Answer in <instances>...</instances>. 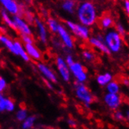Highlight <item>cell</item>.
Listing matches in <instances>:
<instances>
[{
	"instance_id": "obj_1",
	"label": "cell",
	"mask_w": 129,
	"mask_h": 129,
	"mask_svg": "<svg viewBox=\"0 0 129 129\" xmlns=\"http://www.w3.org/2000/svg\"><path fill=\"white\" fill-rule=\"evenodd\" d=\"M75 13L80 24L88 27H93L99 20L96 6L91 0H83L78 3Z\"/></svg>"
},
{
	"instance_id": "obj_2",
	"label": "cell",
	"mask_w": 129,
	"mask_h": 129,
	"mask_svg": "<svg viewBox=\"0 0 129 129\" xmlns=\"http://www.w3.org/2000/svg\"><path fill=\"white\" fill-rule=\"evenodd\" d=\"M103 37L110 54H117L122 50L124 46V37L121 36L115 29L110 28L107 30Z\"/></svg>"
},
{
	"instance_id": "obj_3",
	"label": "cell",
	"mask_w": 129,
	"mask_h": 129,
	"mask_svg": "<svg viewBox=\"0 0 129 129\" xmlns=\"http://www.w3.org/2000/svg\"><path fill=\"white\" fill-rule=\"evenodd\" d=\"M74 92L77 100L87 108H89L93 103L95 100L94 96L85 83L75 81L74 84Z\"/></svg>"
},
{
	"instance_id": "obj_4",
	"label": "cell",
	"mask_w": 129,
	"mask_h": 129,
	"mask_svg": "<svg viewBox=\"0 0 129 129\" xmlns=\"http://www.w3.org/2000/svg\"><path fill=\"white\" fill-rule=\"evenodd\" d=\"M65 27L69 30L72 35L81 41L88 42L89 37L91 36L90 27L80 24L79 22L67 20L65 21Z\"/></svg>"
},
{
	"instance_id": "obj_5",
	"label": "cell",
	"mask_w": 129,
	"mask_h": 129,
	"mask_svg": "<svg viewBox=\"0 0 129 129\" xmlns=\"http://www.w3.org/2000/svg\"><path fill=\"white\" fill-rule=\"evenodd\" d=\"M69 69L71 74L76 81L81 83H85L88 79V72L85 69V67L79 61H74L69 65Z\"/></svg>"
},
{
	"instance_id": "obj_6",
	"label": "cell",
	"mask_w": 129,
	"mask_h": 129,
	"mask_svg": "<svg viewBox=\"0 0 129 129\" xmlns=\"http://www.w3.org/2000/svg\"><path fill=\"white\" fill-rule=\"evenodd\" d=\"M56 34L59 37L60 42H61L62 45L64 48H66L68 50L73 49L74 48L75 42L73 35L69 31V30L65 27V25L60 24V25L58 27Z\"/></svg>"
},
{
	"instance_id": "obj_7",
	"label": "cell",
	"mask_w": 129,
	"mask_h": 129,
	"mask_svg": "<svg viewBox=\"0 0 129 129\" xmlns=\"http://www.w3.org/2000/svg\"><path fill=\"white\" fill-rule=\"evenodd\" d=\"M0 4L2 5L3 10L12 16L19 15L21 17L23 11L25 9V6L18 3L17 0H0Z\"/></svg>"
},
{
	"instance_id": "obj_8",
	"label": "cell",
	"mask_w": 129,
	"mask_h": 129,
	"mask_svg": "<svg viewBox=\"0 0 129 129\" xmlns=\"http://www.w3.org/2000/svg\"><path fill=\"white\" fill-rule=\"evenodd\" d=\"M103 103L109 110L114 111L118 110L123 103V99L120 95L107 92L103 96Z\"/></svg>"
},
{
	"instance_id": "obj_9",
	"label": "cell",
	"mask_w": 129,
	"mask_h": 129,
	"mask_svg": "<svg viewBox=\"0 0 129 129\" xmlns=\"http://www.w3.org/2000/svg\"><path fill=\"white\" fill-rule=\"evenodd\" d=\"M56 71L59 77L64 82H70L71 80V74L70 72L69 66L66 63L65 59L62 56H57L55 60Z\"/></svg>"
},
{
	"instance_id": "obj_10",
	"label": "cell",
	"mask_w": 129,
	"mask_h": 129,
	"mask_svg": "<svg viewBox=\"0 0 129 129\" xmlns=\"http://www.w3.org/2000/svg\"><path fill=\"white\" fill-rule=\"evenodd\" d=\"M88 44L95 50L105 55H110L108 48L106 45L103 37L101 35H97L95 36H90L88 40Z\"/></svg>"
},
{
	"instance_id": "obj_11",
	"label": "cell",
	"mask_w": 129,
	"mask_h": 129,
	"mask_svg": "<svg viewBox=\"0 0 129 129\" xmlns=\"http://www.w3.org/2000/svg\"><path fill=\"white\" fill-rule=\"evenodd\" d=\"M34 24L35 26L37 35L39 41L42 44H47L49 41V30L45 23H44V21L42 20L40 18L35 17Z\"/></svg>"
},
{
	"instance_id": "obj_12",
	"label": "cell",
	"mask_w": 129,
	"mask_h": 129,
	"mask_svg": "<svg viewBox=\"0 0 129 129\" xmlns=\"http://www.w3.org/2000/svg\"><path fill=\"white\" fill-rule=\"evenodd\" d=\"M37 69L39 71V72L41 74V75L44 78V79L53 83V84L57 83L58 78H57L56 73L52 71V68L49 67L47 64L39 61L37 63Z\"/></svg>"
},
{
	"instance_id": "obj_13",
	"label": "cell",
	"mask_w": 129,
	"mask_h": 129,
	"mask_svg": "<svg viewBox=\"0 0 129 129\" xmlns=\"http://www.w3.org/2000/svg\"><path fill=\"white\" fill-rule=\"evenodd\" d=\"M13 19L16 27V31L20 35H32V29L31 24L19 15L13 16Z\"/></svg>"
},
{
	"instance_id": "obj_14",
	"label": "cell",
	"mask_w": 129,
	"mask_h": 129,
	"mask_svg": "<svg viewBox=\"0 0 129 129\" xmlns=\"http://www.w3.org/2000/svg\"><path fill=\"white\" fill-rule=\"evenodd\" d=\"M24 48L30 59L35 62H39L43 58V54L35 43L24 44Z\"/></svg>"
},
{
	"instance_id": "obj_15",
	"label": "cell",
	"mask_w": 129,
	"mask_h": 129,
	"mask_svg": "<svg viewBox=\"0 0 129 129\" xmlns=\"http://www.w3.org/2000/svg\"><path fill=\"white\" fill-rule=\"evenodd\" d=\"M14 48H15V56H19L24 62H29L30 58L27 54L24 48V45L20 40H14Z\"/></svg>"
},
{
	"instance_id": "obj_16",
	"label": "cell",
	"mask_w": 129,
	"mask_h": 129,
	"mask_svg": "<svg viewBox=\"0 0 129 129\" xmlns=\"http://www.w3.org/2000/svg\"><path fill=\"white\" fill-rule=\"evenodd\" d=\"M99 20V24H100V27L105 31H107L108 29L113 28L114 27L115 22L113 18L109 14H104L103 16H102Z\"/></svg>"
},
{
	"instance_id": "obj_17",
	"label": "cell",
	"mask_w": 129,
	"mask_h": 129,
	"mask_svg": "<svg viewBox=\"0 0 129 129\" xmlns=\"http://www.w3.org/2000/svg\"><path fill=\"white\" fill-rule=\"evenodd\" d=\"M0 44L4 48L8 49L11 53L15 54V48H14V40H12L6 34L0 33Z\"/></svg>"
},
{
	"instance_id": "obj_18",
	"label": "cell",
	"mask_w": 129,
	"mask_h": 129,
	"mask_svg": "<svg viewBox=\"0 0 129 129\" xmlns=\"http://www.w3.org/2000/svg\"><path fill=\"white\" fill-rule=\"evenodd\" d=\"M113 78H114V76H113V74H111L110 72L107 71V72H104V73L99 74L97 75L96 82L100 86L105 87L110 81L113 80Z\"/></svg>"
},
{
	"instance_id": "obj_19",
	"label": "cell",
	"mask_w": 129,
	"mask_h": 129,
	"mask_svg": "<svg viewBox=\"0 0 129 129\" xmlns=\"http://www.w3.org/2000/svg\"><path fill=\"white\" fill-rule=\"evenodd\" d=\"M77 5L78 3L76 2V0H63L61 3V8L67 13L74 14L75 13Z\"/></svg>"
},
{
	"instance_id": "obj_20",
	"label": "cell",
	"mask_w": 129,
	"mask_h": 129,
	"mask_svg": "<svg viewBox=\"0 0 129 129\" xmlns=\"http://www.w3.org/2000/svg\"><path fill=\"white\" fill-rule=\"evenodd\" d=\"M1 17L4 22V24L6 25L7 27H9L11 30H13V31H16V27H15V24H14L12 15H10L8 12H6V10H1Z\"/></svg>"
},
{
	"instance_id": "obj_21",
	"label": "cell",
	"mask_w": 129,
	"mask_h": 129,
	"mask_svg": "<svg viewBox=\"0 0 129 129\" xmlns=\"http://www.w3.org/2000/svg\"><path fill=\"white\" fill-rule=\"evenodd\" d=\"M45 24H46L47 28L49 31H51L53 34H56L58 27L60 25V23L54 17H46V22H45Z\"/></svg>"
},
{
	"instance_id": "obj_22",
	"label": "cell",
	"mask_w": 129,
	"mask_h": 129,
	"mask_svg": "<svg viewBox=\"0 0 129 129\" xmlns=\"http://www.w3.org/2000/svg\"><path fill=\"white\" fill-rule=\"evenodd\" d=\"M105 87L106 90H107V92L114 94H118L120 92V84L117 81L112 80Z\"/></svg>"
},
{
	"instance_id": "obj_23",
	"label": "cell",
	"mask_w": 129,
	"mask_h": 129,
	"mask_svg": "<svg viewBox=\"0 0 129 129\" xmlns=\"http://www.w3.org/2000/svg\"><path fill=\"white\" fill-rule=\"evenodd\" d=\"M37 121V117L35 115L27 116L21 122V127L23 129H31L35 127Z\"/></svg>"
},
{
	"instance_id": "obj_24",
	"label": "cell",
	"mask_w": 129,
	"mask_h": 129,
	"mask_svg": "<svg viewBox=\"0 0 129 129\" xmlns=\"http://www.w3.org/2000/svg\"><path fill=\"white\" fill-rule=\"evenodd\" d=\"M21 17L24 18L28 24H34V21H35V17L34 13L28 9H24V11H23V13L21 15Z\"/></svg>"
},
{
	"instance_id": "obj_25",
	"label": "cell",
	"mask_w": 129,
	"mask_h": 129,
	"mask_svg": "<svg viewBox=\"0 0 129 129\" xmlns=\"http://www.w3.org/2000/svg\"><path fill=\"white\" fill-rule=\"evenodd\" d=\"M81 56L86 62L92 63L95 59V54L91 49H85L81 52Z\"/></svg>"
},
{
	"instance_id": "obj_26",
	"label": "cell",
	"mask_w": 129,
	"mask_h": 129,
	"mask_svg": "<svg viewBox=\"0 0 129 129\" xmlns=\"http://www.w3.org/2000/svg\"><path fill=\"white\" fill-rule=\"evenodd\" d=\"M28 116V112L25 107H20L19 108L15 113V117L16 120L19 122H22Z\"/></svg>"
},
{
	"instance_id": "obj_27",
	"label": "cell",
	"mask_w": 129,
	"mask_h": 129,
	"mask_svg": "<svg viewBox=\"0 0 129 129\" xmlns=\"http://www.w3.org/2000/svg\"><path fill=\"white\" fill-rule=\"evenodd\" d=\"M16 110V103L9 97H6L5 103V111L8 113H13Z\"/></svg>"
},
{
	"instance_id": "obj_28",
	"label": "cell",
	"mask_w": 129,
	"mask_h": 129,
	"mask_svg": "<svg viewBox=\"0 0 129 129\" xmlns=\"http://www.w3.org/2000/svg\"><path fill=\"white\" fill-rule=\"evenodd\" d=\"M114 27H115V30L116 31L122 36V37H125V35H127V30H126V27L125 26L122 24L121 22H117L114 24Z\"/></svg>"
},
{
	"instance_id": "obj_29",
	"label": "cell",
	"mask_w": 129,
	"mask_h": 129,
	"mask_svg": "<svg viewBox=\"0 0 129 129\" xmlns=\"http://www.w3.org/2000/svg\"><path fill=\"white\" fill-rule=\"evenodd\" d=\"M113 119L117 121H123L125 120V116H124V113L121 111V110H114V113H113Z\"/></svg>"
},
{
	"instance_id": "obj_30",
	"label": "cell",
	"mask_w": 129,
	"mask_h": 129,
	"mask_svg": "<svg viewBox=\"0 0 129 129\" xmlns=\"http://www.w3.org/2000/svg\"><path fill=\"white\" fill-rule=\"evenodd\" d=\"M20 35V41L23 44H29L34 43V39L32 35Z\"/></svg>"
},
{
	"instance_id": "obj_31",
	"label": "cell",
	"mask_w": 129,
	"mask_h": 129,
	"mask_svg": "<svg viewBox=\"0 0 129 129\" xmlns=\"http://www.w3.org/2000/svg\"><path fill=\"white\" fill-rule=\"evenodd\" d=\"M7 87H8V84L6 80L2 76H0V92L3 93L7 89Z\"/></svg>"
},
{
	"instance_id": "obj_32",
	"label": "cell",
	"mask_w": 129,
	"mask_h": 129,
	"mask_svg": "<svg viewBox=\"0 0 129 129\" xmlns=\"http://www.w3.org/2000/svg\"><path fill=\"white\" fill-rule=\"evenodd\" d=\"M5 103H6V96L3 93L0 92V113H4L5 111Z\"/></svg>"
},
{
	"instance_id": "obj_33",
	"label": "cell",
	"mask_w": 129,
	"mask_h": 129,
	"mask_svg": "<svg viewBox=\"0 0 129 129\" xmlns=\"http://www.w3.org/2000/svg\"><path fill=\"white\" fill-rule=\"evenodd\" d=\"M64 59H65V61H66V63H67V65L69 66V65H71L74 61V56L71 55V54H67V56H66V57L64 58Z\"/></svg>"
},
{
	"instance_id": "obj_34",
	"label": "cell",
	"mask_w": 129,
	"mask_h": 129,
	"mask_svg": "<svg viewBox=\"0 0 129 129\" xmlns=\"http://www.w3.org/2000/svg\"><path fill=\"white\" fill-rule=\"evenodd\" d=\"M67 124H68V125H69V127H71L72 128H75V127H78V124H77V122H76V120L74 119H71V118L67 120Z\"/></svg>"
},
{
	"instance_id": "obj_35",
	"label": "cell",
	"mask_w": 129,
	"mask_h": 129,
	"mask_svg": "<svg viewBox=\"0 0 129 129\" xmlns=\"http://www.w3.org/2000/svg\"><path fill=\"white\" fill-rule=\"evenodd\" d=\"M123 6H124V10L126 14L128 15L129 14V1L128 0H124Z\"/></svg>"
},
{
	"instance_id": "obj_36",
	"label": "cell",
	"mask_w": 129,
	"mask_h": 129,
	"mask_svg": "<svg viewBox=\"0 0 129 129\" xmlns=\"http://www.w3.org/2000/svg\"><path fill=\"white\" fill-rule=\"evenodd\" d=\"M44 81H45V85H46V87L49 89H51V90L53 89V83H52V82H50V81H49L47 80H45V79H44Z\"/></svg>"
},
{
	"instance_id": "obj_37",
	"label": "cell",
	"mask_w": 129,
	"mask_h": 129,
	"mask_svg": "<svg viewBox=\"0 0 129 129\" xmlns=\"http://www.w3.org/2000/svg\"><path fill=\"white\" fill-rule=\"evenodd\" d=\"M122 83H123V85H126L127 87H128V85H129V81H128V78H124L123 81H122Z\"/></svg>"
},
{
	"instance_id": "obj_38",
	"label": "cell",
	"mask_w": 129,
	"mask_h": 129,
	"mask_svg": "<svg viewBox=\"0 0 129 129\" xmlns=\"http://www.w3.org/2000/svg\"><path fill=\"white\" fill-rule=\"evenodd\" d=\"M126 115V120H128V118H129V111H128V109H127V110H126V113L124 114V116Z\"/></svg>"
},
{
	"instance_id": "obj_39",
	"label": "cell",
	"mask_w": 129,
	"mask_h": 129,
	"mask_svg": "<svg viewBox=\"0 0 129 129\" xmlns=\"http://www.w3.org/2000/svg\"><path fill=\"white\" fill-rule=\"evenodd\" d=\"M121 1H124V0H121Z\"/></svg>"
}]
</instances>
